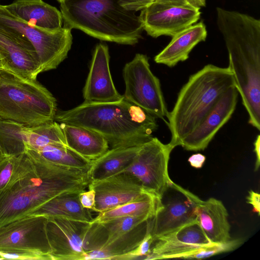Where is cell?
I'll list each match as a JSON object with an SVG mask.
<instances>
[{
	"label": "cell",
	"instance_id": "cell-15",
	"mask_svg": "<svg viewBox=\"0 0 260 260\" xmlns=\"http://www.w3.org/2000/svg\"><path fill=\"white\" fill-rule=\"evenodd\" d=\"M238 96L235 86L227 90L200 124L183 139L180 146L188 151L206 149L218 131L232 117L236 109Z\"/></svg>",
	"mask_w": 260,
	"mask_h": 260
},
{
	"label": "cell",
	"instance_id": "cell-44",
	"mask_svg": "<svg viewBox=\"0 0 260 260\" xmlns=\"http://www.w3.org/2000/svg\"><path fill=\"white\" fill-rule=\"evenodd\" d=\"M59 3L62 2L64 0H57Z\"/></svg>",
	"mask_w": 260,
	"mask_h": 260
},
{
	"label": "cell",
	"instance_id": "cell-16",
	"mask_svg": "<svg viewBox=\"0 0 260 260\" xmlns=\"http://www.w3.org/2000/svg\"><path fill=\"white\" fill-rule=\"evenodd\" d=\"M0 57L3 70L18 76L36 80L42 72L31 44L18 35L0 28Z\"/></svg>",
	"mask_w": 260,
	"mask_h": 260
},
{
	"label": "cell",
	"instance_id": "cell-24",
	"mask_svg": "<svg viewBox=\"0 0 260 260\" xmlns=\"http://www.w3.org/2000/svg\"><path fill=\"white\" fill-rule=\"evenodd\" d=\"M151 219L128 232L107 241L99 249L87 252L84 259H115L136 248L150 230Z\"/></svg>",
	"mask_w": 260,
	"mask_h": 260
},
{
	"label": "cell",
	"instance_id": "cell-36",
	"mask_svg": "<svg viewBox=\"0 0 260 260\" xmlns=\"http://www.w3.org/2000/svg\"><path fill=\"white\" fill-rule=\"evenodd\" d=\"M156 0H129L121 6L129 11L138 12L145 9Z\"/></svg>",
	"mask_w": 260,
	"mask_h": 260
},
{
	"label": "cell",
	"instance_id": "cell-20",
	"mask_svg": "<svg viewBox=\"0 0 260 260\" xmlns=\"http://www.w3.org/2000/svg\"><path fill=\"white\" fill-rule=\"evenodd\" d=\"M207 36L203 22L194 24L174 36L168 45L154 57V61L172 68L187 60L193 48L205 41Z\"/></svg>",
	"mask_w": 260,
	"mask_h": 260
},
{
	"label": "cell",
	"instance_id": "cell-3",
	"mask_svg": "<svg viewBox=\"0 0 260 260\" xmlns=\"http://www.w3.org/2000/svg\"><path fill=\"white\" fill-rule=\"evenodd\" d=\"M156 118L124 99L118 102H84L57 112L54 120L84 127L101 135L111 148L138 146L150 140Z\"/></svg>",
	"mask_w": 260,
	"mask_h": 260
},
{
	"label": "cell",
	"instance_id": "cell-7",
	"mask_svg": "<svg viewBox=\"0 0 260 260\" xmlns=\"http://www.w3.org/2000/svg\"><path fill=\"white\" fill-rule=\"evenodd\" d=\"M0 28L18 35L33 46L42 72L56 69L67 57L73 43L72 29L47 30L28 24L0 5Z\"/></svg>",
	"mask_w": 260,
	"mask_h": 260
},
{
	"label": "cell",
	"instance_id": "cell-19",
	"mask_svg": "<svg viewBox=\"0 0 260 260\" xmlns=\"http://www.w3.org/2000/svg\"><path fill=\"white\" fill-rule=\"evenodd\" d=\"M4 7L10 14L30 25L47 30L62 27L61 12L43 0H15Z\"/></svg>",
	"mask_w": 260,
	"mask_h": 260
},
{
	"label": "cell",
	"instance_id": "cell-9",
	"mask_svg": "<svg viewBox=\"0 0 260 260\" xmlns=\"http://www.w3.org/2000/svg\"><path fill=\"white\" fill-rule=\"evenodd\" d=\"M161 206L151 219L153 240L197 221L202 201L198 197L171 181L160 198Z\"/></svg>",
	"mask_w": 260,
	"mask_h": 260
},
{
	"label": "cell",
	"instance_id": "cell-18",
	"mask_svg": "<svg viewBox=\"0 0 260 260\" xmlns=\"http://www.w3.org/2000/svg\"><path fill=\"white\" fill-rule=\"evenodd\" d=\"M110 55L106 44H98L93 53L89 71L83 89L84 102L109 103L123 99L114 86L109 68Z\"/></svg>",
	"mask_w": 260,
	"mask_h": 260
},
{
	"label": "cell",
	"instance_id": "cell-34",
	"mask_svg": "<svg viewBox=\"0 0 260 260\" xmlns=\"http://www.w3.org/2000/svg\"><path fill=\"white\" fill-rule=\"evenodd\" d=\"M153 241L152 237L150 233V230L144 238L134 249L117 257L115 259H133L144 257L143 259L148 254L150 248Z\"/></svg>",
	"mask_w": 260,
	"mask_h": 260
},
{
	"label": "cell",
	"instance_id": "cell-11",
	"mask_svg": "<svg viewBox=\"0 0 260 260\" xmlns=\"http://www.w3.org/2000/svg\"><path fill=\"white\" fill-rule=\"evenodd\" d=\"M200 10L189 4L175 5L155 1L142 10L140 16L143 29L149 36L173 37L198 21Z\"/></svg>",
	"mask_w": 260,
	"mask_h": 260
},
{
	"label": "cell",
	"instance_id": "cell-23",
	"mask_svg": "<svg viewBox=\"0 0 260 260\" xmlns=\"http://www.w3.org/2000/svg\"><path fill=\"white\" fill-rule=\"evenodd\" d=\"M72 192L59 194L51 199L28 215L57 217L83 222H91L93 218L90 210L81 205L79 194Z\"/></svg>",
	"mask_w": 260,
	"mask_h": 260
},
{
	"label": "cell",
	"instance_id": "cell-45",
	"mask_svg": "<svg viewBox=\"0 0 260 260\" xmlns=\"http://www.w3.org/2000/svg\"><path fill=\"white\" fill-rule=\"evenodd\" d=\"M4 259L2 257L0 256V260Z\"/></svg>",
	"mask_w": 260,
	"mask_h": 260
},
{
	"label": "cell",
	"instance_id": "cell-21",
	"mask_svg": "<svg viewBox=\"0 0 260 260\" xmlns=\"http://www.w3.org/2000/svg\"><path fill=\"white\" fill-rule=\"evenodd\" d=\"M228 216L222 202L211 198L206 201L202 200L200 203L197 221L212 243H223L232 239Z\"/></svg>",
	"mask_w": 260,
	"mask_h": 260
},
{
	"label": "cell",
	"instance_id": "cell-31",
	"mask_svg": "<svg viewBox=\"0 0 260 260\" xmlns=\"http://www.w3.org/2000/svg\"><path fill=\"white\" fill-rule=\"evenodd\" d=\"M151 218L147 216H126L102 223L95 222L98 235L104 245L107 241L125 233Z\"/></svg>",
	"mask_w": 260,
	"mask_h": 260
},
{
	"label": "cell",
	"instance_id": "cell-38",
	"mask_svg": "<svg viewBox=\"0 0 260 260\" xmlns=\"http://www.w3.org/2000/svg\"><path fill=\"white\" fill-rule=\"evenodd\" d=\"M206 157L201 153H196L191 155L188 161L191 167L196 169L201 168L205 162Z\"/></svg>",
	"mask_w": 260,
	"mask_h": 260
},
{
	"label": "cell",
	"instance_id": "cell-5",
	"mask_svg": "<svg viewBox=\"0 0 260 260\" xmlns=\"http://www.w3.org/2000/svg\"><path fill=\"white\" fill-rule=\"evenodd\" d=\"M234 86L229 67L208 64L190 75L178 93L172 110L169 112L166 124L171 134L170 143L175 147L180 146L221 96Z\"/></svg>",
	"mask_w": 260,
	"mask_h": 260
},
{
	"label": "cell",
	"instance_id": "cell-43",
	"mask_svg": "<svg viewBox=\"0 0 260 260\" xmlns=\"http://www.w3.org/2000/svg\"><path fill=\"white\" fill-rule=\"evenodd\" d=\"M3 70V63H2L1 58L0 57V70Z\"/></svg>",
	"mask_w": 260,
	"mask_h": 260
},
{
	"label": "cell",
	"instance_id": "cell-37",
	"mask_svg": "<svg viewBox=\"0 0 260 260\" xmlns=\"http://www.w3.org/2000/svg\"><path fill=\"white\" fill-rule=\"evenodd\" d=\"M247 203L251 205L253 207V211L257 213L258 215L260 214V194L254 191L250 190L249 195L246 198Z\"/></svg>",
	"mask_w": 260,
	"mask_h": 260
},
{
	"label": "cell",
	"instance_id": "cell-28",
	"mask_svg": "<svg viewBox=\"0 0 260 260\" xmlns=\"http://www.w3.org/2000/svg\"><path fill=\"white\" fill-rule=\"evenodd\" d=\"M26 137L27 148L38 149L48 145L67 147L60 124L55 120L36 126H27Z\"/></svg>",
	"mask_w": 260,
	"mask_h": 260
},
{
	"label": "cell",
	"instance_id": "cell-32",
	"mask_svg": "<svg viewBox=\"0 0 260 260\" xmlns=\"http://www.w3.org/2000/svg\"><path fill=\"white\" fill-rule=\"evenodd\" d=\"M242 242L241 239H231L220 243H212L209 245L194 249L183 255V259H203L223 252L232 251L238 247Z\"/></svg>",
	"mask_w": 260,
	"mask_h": 260
},
{
	"label": "cell",
	"instance_id": "cell-10",
	"mask_svg": "<svg viewBox=\"0 0 260 260\" xmlns=\"http://www.w3.org/2000/svg\"><path fill=\"white\" fill-rule=\"evenodd\" d=\"M174 148L170 143L164 144L153 137L140 145L132 164L123 171L133 175L146 190L160 198L172 181L168 164Z\"/></svg>",
	"mask_w": 260,
	"mask_h": 260
},
{
	"label": "cell",
	"instance_id": "cell-41",
	"mask_svg": "<svg viewBox=\"0 0 260 260\" xmlns=\"http://www.w3.org/2000/svg\"><path fill=\"white\" fill-rule=\"evenodd\" d=\"M188 4L196 7L201 8L206 6V0H186Z\"/></svg>",
	"mask_w": 260,
	"mask_h": 260
},
{
	"label": "cell",
	"instance_id": "cell-40",
	"mask_svg": "<svg viewBox=\"0 0 260 260\" xmlns=\"http://www.w3.org/2000/svg\"><path fill=\"white\" fill-rule=\"evenodd\" d=\"M156 1L175 5H184L188 4L186 0H156Z\"/></svg>",
	"mask_w": 260,
	"mask_h": 260
},
{
	"label": "cell",
	"instance_id": "cell-6",
	"mask_svg": "<svg viewBox=\"0 0 260 260\" xmlns=\"http://www.w3.org/2000/svg\"><path fill=\"white\" fill-rule=\"evenodd\" d=\"M55 98L37 80L0 70V119L32 127L54 120Z\"/></svg>",
	"mask_w": 260,
	"mask_h": 260
},
{
	"label": "cell",
	"instance_id": "cell-22",
	"mask_svg": "<svg viewBox=\"0 0 260 260\" xmlns=\"http://www.w3.org/2000/svg\"><path fill=\"white\" fill-rule=\"evenodd\" d=\"M59 123L67 147L83 157L92 160L109 149L108 142L98 133L78 125Z\"/></svg>",
	"mask_w": 260,
	"mask_h": 260
},
{
	"label": "cell",
	"instance_id": "cell-13",
	"mask_svg": "<svg viewBox=\"0 0 260 260\" xmlns=\"http://www.w3.org/2000/svg\"><path fill=\"white\" fill-rule=\"evenodd\" d=\"M47 217L27 215L0 228V250H23L50 254Z\"/></svg>",
	"mask_w": 260,
	"mask_h": 260
},
{
	"label": "cell",
	"instance_id": "cell-14",
	"mask_svg": "<svg viewBox=\"0 0 260 260\" xmlns=\"http://www.w3.org/2000/svg\"><path fill=\"white\" fill-rule=\"evenodd\" d=\"M88 187L95 191V212L99 213L154 194L146 190L133 175L125 171L92 181Z\"/></svg>",
	"mask_w": 260,
	"mask_h": 260
},
{
	"label": "cell",
	"instance_id": "cell-33",
	"mask_svg": "<svg viewBox=\"0 0 260 260\" xmlns=\"http://www.w3.org/2000/svg\"><path fill=\"white\" fill-rule=\"evenodd\" d=\"M4 259L53 260L50 254L23 250H0Z\"/></svg>",
	"mask_w": 260,
	"mask_h": 260
},
{
	"label": "cell",
	"instance_id": "cell-12",
	"mask_svg": "<svg viewBox=\"0 0 260 260\" xmlns=\"http://www.w3.org/2000/svg\"><path fill=\"white\" fill-rule=\"evenodd\" d=\"M90 222L47 217L46 233L53 260L84 259Z\"/></svg>",
	"mask_w": 260,
	"mask_h": 260
},
{
	"label": "cell",
	"instance_id": "cell-4",
	"mask_svg": "<svg viewBox=\"0 0 260 260\" xmlns=\"http://www.w3.org/2000/svg\"><path fill=\"white\" fill-rule=\"evenodd\" d=\"M121 0H64L60 3L63 26L99 40L134 45L143 27L137 12L123 8Z\"/></svg>",
	"mask_w": 260,
	"mask_h": 260
},
{
	"label": "cell",
	"instance_id": "cell-25",
	"mask_svg": "<svg viewBox=\"0 0 260 260\" xmlns=\"http://www.w3.org/2000/svg\"><path fill=\"white\" fill-rule=\"evenodd\" d=\"M140 146L111 148L92 160L88 170L90 182L123 172L132 164Z\"/></svg>",
	"mask_w": 260,
	"mask_h": 260
},
{
	"label": "cell",
	"instance_id": "cell-8",
	"mask_svg": "<svg viewBox=\"0 0 260 260\" xmlns=\"http://www.w3.org/2000/svg\"><path fill=\"white\" fill-rule=\"evenodd\" d=\"M125 89L123 99L156 118L168 117L169 111L159 79L151 71L147 55L137 53L123 69Z\"/></svg>",
	"mask_w": 260,
	"mask_h": 260
},
{
	"label": "cell",
	"instance_id": "cell-29",
	"mask_svg": "<svg viewBox=\"0 0 260 260\" xmlns=\"http://www.w3.org/2000/svg\"><path fill=\"white\" fill-rule=\"evenodd\" d=\"M34 150L46 160L61 166L89 169L91 165L92 160L83 157L64 146L48 145Z\"/></svg>",
	"mask_w": 260,
	"mask_h": 260
},
{
	"label": "cell",
	"instance_id": "cell-27",
	"mask_svg": "<svg viewBox=\"0 0 260 260\" xmlns=\"http://www.w3.org/2000/svg\"><path fill=\"white\" fill-rule=\"evenodd\" d=\"M27 127L13 121L0 119V145L7 157L25 153Z\"/></svg>",
	"mask_w": 260,
	"mask_h": 260
},
{
	"label": "cell",
	"instance_id": "cell-39",
	"mask_svg": "<svg viewBox=\"0 0 260 260\" xmlns=\"http://www.w3.org/2000/svg\"><path fill=\"white\" fill-rule=\"evenodd\" d=\"M254 151L256 155L254 171H257L260 165V135H257L254 142Z\"/></svg>",
	"mask_w": 260,
	"mask_h": 260
},
{
	"label": "cell",
	"instance_id": "cell-35",
	"mask_svg": "<svg viewBox=\"0 0 260 260\" xmlns=\"http://www.w3.org/2000/svg\"><path fill=\"white\" fill-rule=\"evenodd\" d=\"M88 187V191L84 190L79 193V200L83 208L95 212V191L91 187Z\"/></svg>",
	"mask_w": 260,
	"mask_h": 260
},
{
	"label": "cell",
	"instance_id": "cell-26",
	"mask_svg": "<svg viewBox=\"0 0 260 260\" xmlns=\"http://www.w3.org/2000/svg\"><path fill=\"white\" fill-rule=\"evenodd\" d=\"M160 206V198L154 194H149L100 213L92 222L102 223L126 216H147L153 218Z\"/></svg>",
	"mask_w": 260,
	"mask_h": 260
},
{
	"label": "cell",
	"instance_id": "cell-30",
	"mask_svg": "<svg viewBox=\"0 0 260 260\" xmlns=\"http://www.w3.org/2000/svg\"><path fill=\"white\" fill-rule=\"evenodd\" d=\"M34 161L27 152L16 156H9L0 160V192L27 173Z\"/></svg>",
	"mask_w": 260,
	"mask_h": 260
},
{
	"label": "cell",
	"instance_id": "cell-17",
	"mask_svg": "<svg viewBox=\"0 0 260 260\" xmlns=\"http://www.w3.org/2000/svg\"><path fill=\"white\" fill-rule=\"evenodd\" d=\"M212 243L196 221L155 239L144 259L181 258L194 249Z\"/></svg>",
	"mask_w": 260,
	"mask_h": 260
},
{
	"label": "cell",
	"instance_id": "cell-42",
	"mask_svg": "<svg viewBox=\"0 0 260 260\" xmlns=\"http://www.w3.org/2000/svg\"><path fill=\"white\" fill-rule=\"evenodd\" d=\"M7 156L6 155V154L4 153L2 148H1V146L0 145V160L5 158V157H7Z\"/></svg>",
	"mask_w": 260,
	"mask_h": 260
},
{
	"label": "cell",
	"instance_id": "cell-1",
	"mask_svg": "<svg viewBox=\"0 0 260 260\" xmlns=\"http://www.w3.org/2000/svg\"><path fill=\"white\" fill-rule=\"evenodd\" d=\"M32 168L0 192V228L27 216L53 198L67 192H81L90 183L89 169L55 165L27 148Z\"/></svg>",
	"mask_w": 260,
	"mask_h": 260
},
{
	"label": "cell",
	"instance_id": "cell-2",
	"mask_svg": "<svg viewBox=\"0 0 260 260\" xmlns=\"http://www.w3.org/2000/svg\"><path fill=\"white\" fill-rule=\"evenodd\" d=\"M217 25L225 42L229 68L249 116L260 130V20L237 11L216 8Z\"/></svg>",
	"mask_w": 260,
	"mask_h": 260
}]
</instances>
